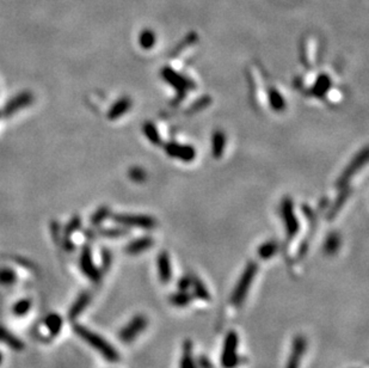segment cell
<instances>
[{
  "instance_id": "cell-6",
  "label": "cell",
  "mask_w": 369,
  "mask_h": 368,
  "mask_svg": "<svg viewBox=\"0 0 369 368\" xmlns=\"http://www.w3.org/2000/svg\"><path fill=\"white\" fill-rule=\"evenodd\" d=\"M306 349H307V340L306 337L298 335L292 342V349L286 368H300V362L305 355Z\"/></svg>"
},
{
  "instance_id": "cell-20",
  "label": "cell",
  "mask_w": 369,
  "mask_h": 368,
  "mask_svg": "<svg viewBox=\"0 0 369 368\" xmlns=\"http://www.w3.org/2000/svg\"><path fill=\"white\" fill-rule=\"evenodd\" d=\"M191 300L192 296L188 293V291H178L170 297V302L176 307L188 306Z\"/></svg>"
},
{
  "instance_id": "cell-9",
  "label": "cell",
  "mask_w": 369,
  "mask_h": 368,
  "mask_svg": "<svg viewBox=\"0 0 369 368\" xmlns=\"http://www.w3.org/2000/svg\"><path fill=\"white\" fill-rule=\"evenodd\" d=\"M282 215L286 221L287 234L289 238L295 237V234L299 231V223H298L297 216L294 214V208L289 199H284L282 202Z\"/></svg>"
},
{
  "instance_id": "cell-36",
  "label": "cell",
  "mask_w": 369,
  "mask_h": 368,
  "mask_svg": "<svg viewBox=\"0 0 369 368\" xmlns=\"http://www.w3.org/2000/svg\"><path fill=\"white\" fill-rule=\"evenodd\" d=\"M197 365H199L200 368H214L213 364L210 362V360L207 359L203 355H201L200 358L197 359Z\"/></svg>"
},
{
  "instance_id": "cell-19",
  "label": "cell",
  "mask_w": 369,
  "mask_h": 368,
  "mask_svg": "<svg viewBox=\"0 0 369 368\" xmlns=\"http://www.w3.org/2000/svg\"><path fill=\"white\" fill-rule=\"evenodd\" d=\"M191 288L194 289V294L199 299L205 300V301L210 300L209 292H208V289L206 288V286L203 285V282L197 276H191Z\"/></svg>"
},
{
  "instance_id": "cell-38",
  "label": "cell",
  "mask_w": 369,
  "mask_h": 368,
  "mask_svg": "<svg viewBox=\"0 0 369 368\" xmlns=\"http://www.w3.org/2000/svg\"><path fill=\"white\" fill-rule=\"evenodd\" d=\"M1 361H2V356H1V354H0V364H1Z\"/></svg>"
},
{
  "instance_id": "cell-28",
  "label": "cell",
  "mask_w": 369,
  "mask_h": 368,
  "mask_svg": "<svg viewBox=\"0 0 369 368\" xmlns=\"http://www.w3.org/2000/svg\"><path fill=\"white\" fill-rule=\"evenodd\" d=\"M79 226H80V219L78 218V216H74V218L70 220V223L69 224V225L66 226V230H65V237H66V240H65V243L69 244V249H72V248L74 249V245L70 244L69 238V235L72 234Z\"/></svg>"
},
{
  "instance_id": "cell-2",
  "label": "cell",
  "mask_w": 369,
  "mask_h": 368,
  "mask_svg": "<svg viewBox=\"0 0 369 368\" xmlns=\"http://www.w3.org/2000/svg\"><path fill=\"white\" fill-rule=\"evenodd\" d=\"M257 270H258V264L254 263V262H249L248 266L245 267L243 274H241L237 285H235V288L233 289L232 296H231V302L234 306H239L241 302L245 300L250 291V287H251L254 276L257 274Z\"/></svg>"
},
{
  "instance_id": "cell-30",
  "label": "cell",
  "mask_w": 369,
  "mask_h": 368,
  "mask_svg": "<svg viewBox=\"0 0 369 368\" xmlns=\"http://www.w3.org/2000/svg\"><path fill=\"white\" fill-rule=\"evenodd\" d=\"M30 307H31L30 300L23 299V300H21V301H18L17 304L13 306V313H15L16 316H23V315H25L29 310H30Z\"/></svg>"
},
{
  "instance_id": "cell-7",
  "label": "cell",
  "mask_w": 369,
  "mask_h": 368,
  "mask_svg": "<svg viewBox=\"0 0 369 368\" xmlns=\"http://www.w3.org/2000/svg\"><path fill=\"white\" fill-rule=\"evenodd\" d=\"M114 220L121 225L142 227V229H152L156 226V220L151 216L146 215H133V214H118L114 215Z\"/></svg>"
},
{
  "instance_id": "cell-31",
  "label": "cell",
  "mask_w": 369,
  "mask_h": 368,
  "mask_svg": "<svg viewBox=\"0 0 369 368\" xmlns=\"http://www.w3.org/2000/svg\"><path fill=\"white\" fill-rule=\"evenodd\" d=\"M154 42H156V39H154L153 32L151 31H143L140 36V45L142 46L145 49H148V48L153 47Z\"/></svg>"
},
{
  "instance_id": "cell-22",
  "label": "cell",
  "mask_w": 369,
  "mask_h": 368,
  "mask_svg": "<svg viewBox=\"0 0 369 368\" xmlns=\"http://www.w3.org/2000/svg\"><path fill=\"white\" fill-rule=\"evenodd\" d=\"M225 142H226V138L222 132L216 131L213 135V156L214 158H220L224 153Z\"/></svg>"
},
{
  "instance_id": "cell-15",
  "label": "cell",
  "mask_w": 369,
  "mask_h": 368,
  "mask_svg": "<svg viewBox=\"0 0 369 368\" xmlns=\"http://www.w3.org/2000/svg\"><path fill=\"white\" fill-rule=\"evenodd\" d=\"M130 105H132V101L128 97H122L111 107L109 113H108V118L116 120V118L121 117L123 114H126L130 109Z\"/></svg>"
},
{
  "instance_id": "cell-5",
  "label": "cell",
  "mask_w": 369,
  "mask_h": 368,
  "mask_svg": "<svg viewBox=\"0 0 369 368\" xmlns=\"http://www.w3.org/2000/svg\"><path fill=\"white\" fill-rule=\"evenodd\" d=\"M34 102V94L30 91H23L21 93H18L17 96L12 97L6 104L4 105L1 110V115L4 117H11L12 115H15L16 113H18L20 110L24 109V108H28L31 103Z\"/></svg>"
},
{
  "instance_id": "cell-4",
  "label": "cell",
  "mask_w": 369,
  "mask_h": 368,
  "mask_svg": "<svg viewBox=\"0 0 369 368\" xmlns=\"http://www.w3.org/2000/svg\"><path fill=\"white\" fill-rule=\"evenodd\" d=\"M147 318L143 315L135 316L132 321L127 324L118 334V338L124 343H130L135 340L140 334H142L147 327Z\"/></svg>"
},
{
  "instance_id": "cell-1",
  "label": "cell",
  "mask_w": 369,
  "mask_h": 368,
  "mask_svg": "<svg viewBox=\"0 0 369 368\" xmlns=\"http://www.w3.org/2000/svg\"><path fill=\"white\" fill-rule=\"evenodd\" d=\"M74 330L81 340L85 341L88 345H90V347L98 351L105 360H108L110 362H116L120 360V355H118L117 350L107 340L99 336L98 334L91 331L88 327L83 325H75Z\"/></svg>"
},
{
  "instance_id": "cell-13",
  "label": "cell",
  "mask_w": 369,
  "mask_h": 368,
  "mask_svg": "<svg viewBox=\"0 0 369 368\" xmlns=\"http://www.w3.org/2000/svg\"><path fill=\"white\" fill-rule=\"evenodd\" d=\"M157 267H158L159 278L162 283H169L172 277V268H171L169 253L162 251L157 258Z\"/></svg>"
},
{
  "instance_id": "cell-14",
  "label": "cell",
  "mask_w": 369,
  "mask_h": 368,
  "mask_svg": "<svg viewBox=\"0 0 369 368\" xmlns=\"http://www.w3.org/2000/svg\"><path fill=\"white\" fill-rule=\"evenodd\" d=\"M152 245H153V239L151 237H142L129 243L126 248V253L129 255H139V253L150 249Z\"/></svg>"
},
{
  "instance_id": "cell-16",
  "label": "cell",
  "mask_w": 369,
  "mask_h": 368,
  "mask_svg": "<svg viewBox=\"0 0 369 368\" xmlns=\"http://www.w3.org/2000/svg\"><path fill=\"white\" fill-rule=\"evenodd\" d=\"M62 318L59 315H55V313H51V315H48L47 317L45 318L43 321V324H45L46 329L49 331L50 337H55L56 335L60 332L61 327H62Z\"/></svg>"
},
{
  "instance_id": "cell-26",
  "label": "cell",
  "mask_w": 369,
  "mask_h": 368,
  "mask_svg": "<svg viewBox=\"0 0 369 368\" xmlns=\"http://www.w3.org/2000/svg\"><path fill=\"white\" fill-rule=\"evenodd\" d=\"M143 132H145V135L147 137V139L150 140L152 143H154V145H158V143L161 141L158 131H157L156 126H154L153 123L146 122L145 126H143Z\"/></svg>"
},
{
  "instance_id": "cell-35",
  "label": "cell",
  "mask_w": 369,
  "mask_h": 368,
  "mask_svg": "<svg viewBox=\"0 0 369 368\" xmlns=\"http://www.w3.org/2000/svg\"><path fill=\"white\" fill-rule=\"evenodd\" d=\"M346 196H348V193H344V194H342V196H339V197H338V199H337V201H336V205H335V206H333V208H332V213H330L331 216H333V215H335V214H336V213H337V210L339 209V208H341V207H342V206H343L344 201H346Z\"/></svg>"
},
{
  "instance_id": "cell-23",
  "label": "cell",
  "mask_w": 369,
  "mask_h": 368,
  "mask_svg": "<svg viewBox=\"0 0 369 368\" xmlns=\"http://www.w3.org/2000/svg\"><path fill=\"white\" fill-rule=\"evenodd\" d=\"M277 244L275 242H273V240H270V242L264 243V244L259 246L258 255L262 259H269L275 255L276 251H277Z\"/></svg>"
},
{
  "instance_id": "cell-12",
  "label": "cell",
  "mask_w": 369,
  "mask_h": 368,
  "mask_svg": "<svg viewBox=\"0 0 369 368\" xmlns=\"http://www.w3.org/2000/svg\"><path fill=\"white\" fill-rule=\"evenodd\" d=\"M165 150L171 157H175V158H178L184 161H191L195 158V154H196L194 147H191V146L177 145V143H167L165 146Z\"/></svg>"
},
{
  "instance_id": "cell-32",
  "label": "cell",
  "mask_w": 369,
  "mask_h": 368,
  "mask_svg": "<svg viewBox=\"0 0 369 368\" xmlns=\"http://www.w3.org/2000/svg\"><path fill=\"white\" fill-rule=\"evenodd\" d=\"M109 215V209L107 207H100L93 215L91 216V223L93 225H99L107 216Z\"/></svg>"
},
{
  "instance_id": "cell-18",
  "label": "cell",
  "mask_w": 369,
  "mask_h": 368,
  "mask_svg": "<svg viewBox=\"0 0 369 368\" xmlns=\"http://www.w3.org/2000/svg\"><path fill=\"white\" fill-rule=\"evenodd\" d=\"M181 368H197L195 365L194 356H192V343L191 341H185L183 345V355L181 360Z\"/></svg>"
},
{
  "instance_id": "cell-21",
  "label": "cell",
  "mask_w": 369,
  "mask_h": 368,
  "mask_svg": "<svg viewBox=\"0 0 369 368\" xmlns=\"http://www.w3.org/2000/svg\"><path fill=\"white\" fill-rule=\"evenodd\" d=\"M0 341L4 343H6L10 348L15 349V350H22L24 348L23 343L21 342L18 338H16L13 335H11L7 330L0 327Z\"/></svg>"
},
{
  "instance_id": "cell-24",
  "label": "cell",
  "mask_w": 369,
  "mask_h": 368,
  "mask_svg": "<svg viewBox=\"0 0 369 368\" xmlns=\"http://www.w3.org/2000/svg\"><path fill=\"white\" fill-rule=\"evenodd\" d=\"M341 246V238L337 233H331L327 237L326 242H325V251L329 255H333V253H337V250Z\"/></svg>"
},
{
  "instance_id": "cell-34",
  "label": "cell",
  "mask_w": 369,
  "mask_h": 368,
  "mask_svg": "<svg viewBox=\"0 0 369 368\" xmlns=\"http://www.w3.org/2000/svg\"><path fill=\"white\" fill-rule=\"evenodd\" d=\"M177 286L180 291H188L189 288H191V277L190 276H183L180 282L177 283Z\"/></svg>"
},
{
  "instance_id": "cell-17",
  "label": "cell",
  "mask_w": 369,
  "mask_h": 368,
  "mask_svg": "<svg viewBox=\"0 0 369 368\" xmlns=\"http://www.w3.org/2000/svg\"><path fill=\"white\" fill-rule=\"evenodd\" d=\"M90 294L83 293L77 300H75V302L73 304V306L70 307L69 313L70 319H75L84 310H85L86 306L89 305V302H90Z\"/></svg>"
},
{
  "instance_id": "cell-8",
  "label": "cell",
  "mask_w": 369,
  "mask_h": 368,
  "mask_svg": "<svg viewBox=\"0 0 369 368\" xmlns=\"http://www.w3.org/2000/svg\"><path fill=\"white\" fill-rule=\"evenodd\" d=\"M367 159H368V152H367V148H365L362 152L359 153L356 157H355L354 161H351V164H350L349 166L344 170L343 175H342L341 177H339V180L337 181V186L342 188V186L346 185V184L349 182L350 178L356 174L361 167L363 166V165L367 163Z\"/></svg>"
},
{
  "instance_id": "cell-10",
  "label": "cell",
  "mask_w": 369,
  "mask_h": 368,
  "mask_svg": "<svg viewBox=\"0 0 369 368\" xmlns=\"http://www.w3.org/2000/svg\"><path fill=\"white\" fill-rule=\"evenodd\" d=\"M80 268L84 272V274L88 276L92 281H98L100 278V272L94 266L92 261L91 250L89 246H85L80 255Z\"/></svg>"
},
{
  "instance_id": "cell-25",
  "label": "cell",
  "mask_w": 369,
  "mask_h": 368,
  "mask_svg": "<svg viewBox=\"0 0 369 368\" xmlns=\"http://www.w3.org/2000/svg\"><path fill=\"white\" fill-rule=\"evenodd\" d=\"M331 85V80L330 78L327 77V75H320L319 79L317 80L316 85H314V89H313V93L317 94V96H322V94H324L325 92H326L327 90H329Z\"/></svg>"
},
{
  "instance_id": "cell-3",
  "label": "cell",
  "mask_w": 369,
  "mask_h": 368,
  "mask_svg": "<svg viewBox=\"0 0 369 368\" xmlns=\"http://www.w3.org/2000/svg\"><path fill=\"white\" fill-rule=\"evenodd\" d=\"M238 345L239 336L235 331L231 330L224 341L221 351V365L224 368H234L238 365Z\"/></svg>"
},
{
  "instance_id": "cell-27",
  "label": "cell",
  "mask_w": 369,
  "mask_h": 368,
  "mask_svg": "<svg viewBox=\"0 0 369 368\" xmlns=\"http://www.w3.org/2000/svg\"><path fill=\"white\" fill-rule=\"evenodd\" d=\"M16 282V274L9 268L0 267V285L11 286Z\"/></svg>"
},
{
  "instance_id": "cell-11",
  "label": "cell",
  "mask_w": 369,
  "mask_h": 368,
  "mask_svg": "<svg viewBox=\"0 0 369 368\" xmlns=\"http://www.w3.org/2000/svg\"><path fill=\"white\" fill-rule=\"evenodd\" d=\"M162 77H164L165 80H166L167 83H170L182 96H183L184 92L189 90L192 86V84L190 83L189 79H185V78L182 77L181 74L176 73L173 69H169V67H166V69L162 71Z\"/></svg>"
},
{
  "instance_id": "cell-33",
  "label": "cell",
  "mask_w": 369,
  "mask_h": 368,
  "mask_svg": "<svg viewBox=\"0 0 369 368\" xmlns=\"http://www.w3.org/2000/svg\"><path fill=\"white\" fill-rule=\"evenodd\" d=\"M129 177L132 178L134 182H142L146 178V174L142 169H140V167H133L132 170H129Z\"/></svg>"
},
{
  "instance_id": "cell-29",
  "label": "cell",
  "mask_w": 369,
  "mask_h": 368,
  "mask_svg": "<svg viewBox=\"0 0 369 368\" xmlns=\"http://www.w3.org/2000/svg\"><path fill=\"white\" fill-rule=\"evenodd\" d=\"M269 99H270V103H271V107H273V109L282 110L284 108L283 98H282L281 94H279L278 92L275 90V89H274V90H270Z\"/></svg>"
},
{
  "instance_id": "cell-37",
  "label": "cell",
  "mask_w": 369,
  "mask_h": 368,
  "mask_svg": "<svg viewBox=\"0 0 369 368\" xmlns=\"http://www.w3.org/2000/svg\"><path fill=\"white\" fill-rule=\"evenodd\" d=\"M100 233L108 235V237H118V235L126 234V232L123 230H103L100 231Z\"/></svg>"
}]
</instances>
